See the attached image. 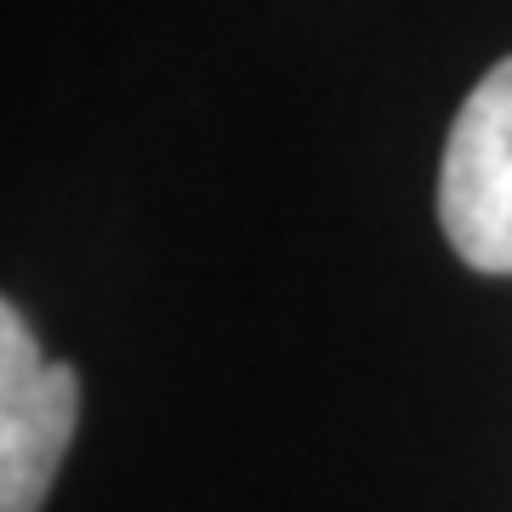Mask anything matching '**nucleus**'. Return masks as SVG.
Masks as SVG:
<instances>
[{"label":"nucleus","mask_w":512,"mask_h":512,"mask_svg":"<svg viewBox=\"0 0 512 512\" xmlns=\"http://www.w3.org/2000/svg\"><path fill=\"white\" fill-rule=\"evenodd\" d=\"M439 222L478 274H512V57L461 103L439 165Z\"/></svg>","instance_id":"obj_1"},{"label":"nucleus","mask_w":512,"mask_h":512,"mask_svg":"<svg viewBox=\"0 0 512 512\" xmlns=\"http://www.w3.org/2000/svg\"><path fill=\"white\" fill-rule=\"evenodd\" d=\"M80 416V376L40 353L18 302H0V512H40Z\"/></svg>","instance_id":"obj_2"}]
</instances>
